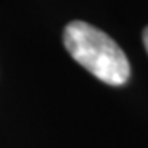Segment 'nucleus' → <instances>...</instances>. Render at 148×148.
<instances>
[{"mask_svg":"<svg viewBox=\"0 0 148 148\" xmlns=\"http://www.w3.org/2000/svg\"><path fill=\"white\" fill-rule=\"evenodd\" d=\"M68 53L92 76L109 86H123L130 77V63L122 48L107 33L86 21H71L64 28Z\"/></svg>","mask_w":148,"mask_h":148,"instance_id":"nucleus-1","label":"nucleus"},{"mask_svg":"<svg viewBox=\"0 0 148 148\" xmlns=\"http://www.w3.org/2000/svg\"><path fill=\"white\" fill-rule=\"evenodd\" d=\"M143 43H145V49H147V53H148V27L143 30Z\"/></svg>","mask_w":148,"mask_h":148,"instance_id":"nucleus-2","label":"nucleus"}]
</instances>
